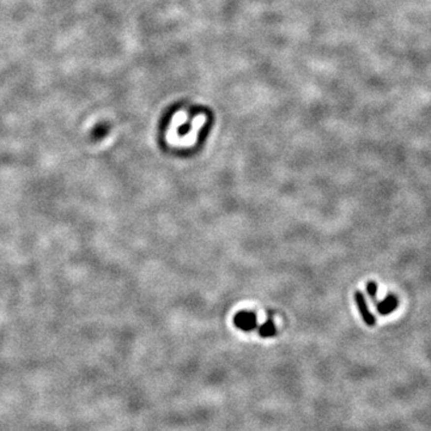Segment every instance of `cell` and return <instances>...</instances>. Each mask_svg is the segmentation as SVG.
<instances>
[{"label": "cell", "mask_w": 431, "mask_h": 431, "mask_svg": "<svg viewBox=\"0 0 431 431\" xmlns=\"http://www.w3.org/2000/svg\"><path fill=\"white\" fill-rule=\"evenodd\" d=\"M234 323L239 330L243 331V332H250V331L255 330L256 326H258L255 314L251 313V311H240V313H237L234 317Z\"/></svg>", "instance_id": "6da1fadb"}, {"label": "cell", "mask_w": 431, "mask_h": 431, "mask_svg": "<svg viewBox=\"0 0 431 431\" xmlns=\"http://www.w3.org/2000/svg\"><path fill=\"white\" fill-rule=\"evenodd\" d=\"M367 291H368L370 298L372 301H376V295H377V284L375 281H369L367 284Z\"/></svg>", "instance_id": "5b68a950"}, {"label": "cell", "mask_w": 431, "mask_h": 431, "mask_svg": "<svg viewBox=\"0 0 431 431\" xmlns=\"http://www.w3.org/2000/svg\"><path fill=\"white\" fill-rule=\"evenodd\" d=\"M398 305H399V302H398L397 297L392 296V295H388L387 298H385L382 302L377 303V311L381 315H387L395 310Z\"/></svg>", "instance_id": "3957f363"}, {"label": "cell", "mask_w": 431, "mask_h": 431, "mask_svg": "<svg viewBox=\"0 0 431 431\" xmlns=\"http://www.w3.org/2000/svg\"><path fill=\"white\" fill-rule=\"evenodd\" d=\"M355 301H356V305L358 307L359 313H361L362 317H363L364 322H366L368 326H374L375 322H376V319H375L374 315L370 313L368 305H367L366 297H364V295L362 294L361 291H356Z\"/></svg>", "instance_id": "7a4b0ae2"}, {"label": "cell", "mask_w": 431, "mask_h": 431, "mask_svg": "<svg viewBox=\"0 0 431 431\" xmlns=\"http://www.w3.org/2000/svg\"><path fill=\"white\" fill-rule=\"evenodd\" d=\"M258 332L259 336L262 337V338H272V337H275L277 334V328H276L275 323L269 320V321L262 323L260 327H259Z\"/></svg>", "instance_id": "277c9868"}]
</instances>
